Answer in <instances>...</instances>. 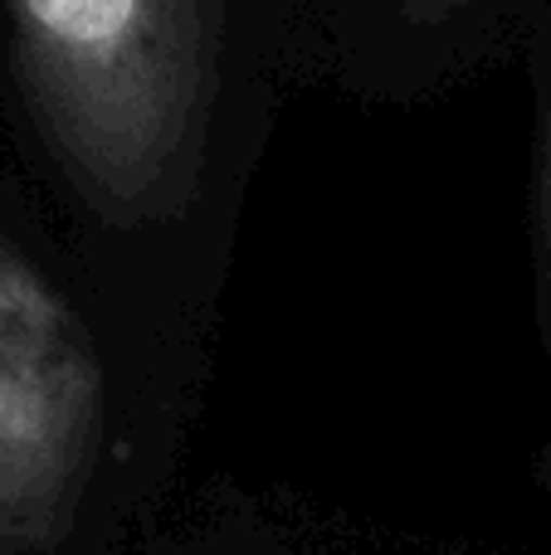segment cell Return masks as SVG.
<instances>
[{
    "mask_svg": "<svg viewBox=\"0 0 551 555\" xmlns=\"http://www.w3.org/2000/svg\"><path fill=\"white\" fill-rule=\"evenodd\" d=\"M49 162L113 230L201 195L220 83V0H0Z\"/></svg>",
    "mask_w": 551,
    "mask_h": 555,
    "instance_id": "6da1fadb",
    "label": "cell"
},
{
    "mask_svg": "<svg viewBox=\"0 0 551 555\" xmlns=\"http://www.w3.org/2000/svg\"><path fill=\"white\" fill-rule=\"evenodd\" d=\"M103 434L88 322L0 234V551L68 537Z\"/></svg>",
    "mask_w": 551,
    "mask_h": 555,
    "instance_id": "7a4b0ae2",
    "label": "cell"
},
{
    "mask_svg": "<svg viewBox=\"0 0 551 555\" xmlns=\"http://www.w3.org/2000/svg\"><path fill=\"white\" fill-rule=\"evenodd\" d=\"M537 240H542V283L551 293V107L542 132V176H537Z\"/></svg>",
    "mask_w": 551,
    "mask_h": 555,
    "instance_id": "3957f363",
    "label": "cell"
},
{
    "mask_svg": "<svg viewBox=\"0 0 551 555\" xmlns=\"http://www.w3.org/2000/svg\"><path fill=\"white\" fill-rule=\"evenodd\" d=\"M464 5H474V0H400V20L415 29H435L449 15H459Z\"/></svg>",
    "mask_w": 551,
    "mask_h": 555,
    "instance_id": "277c9868",
    "label": "cell"
}]
</instances>
